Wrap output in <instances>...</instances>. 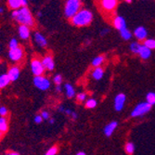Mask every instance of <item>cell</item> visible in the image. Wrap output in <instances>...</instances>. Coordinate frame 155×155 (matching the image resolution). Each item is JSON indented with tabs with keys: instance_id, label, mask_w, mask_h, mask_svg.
<instances>
[{
	"instance_id": "cell-37",
	"label": "cell",
	"mask_w": 155,
	"mask_h": 155,
	"mask_svg": "<svg viewBox=\"0 0 155 155\" xmlns=\"http://www.w3.org/2000/svg\"><path fill=\"white\" fill-rule=\"evenodd\" d=\"M64 114H68V115H71V114H73V110H70V109H65Z\"/></svg>"
},
{
	"instance_id": "cell-28",
	"label": "cell",
	"mask_w": 155,
	"mask_h": 155,
	"mask_svg": "<svg viewBox=\"0 0 155 155\" xmlns=\"http://www.w3.org/2000/svg\"><path fill=\"white\" fill-rule=\"evenodd\" d=\"M97 102L96 100H94V98H88V100L86 101V107L87 109H93L97 106Z\"/></svg>"
},
{
	"instance_id": "cell-18",
	"label": "cell",
	"mask_w": 155,
	"mask_h": 155,
	"mask_svg": "<svg viewBox=\"0 0 155 155\" xmlns=\"http://www.w3.org/2000/svg\"><path fill=\"white\" fill-rule=\"evenodd\" d=\"M104 76V70L101 67H95L94 71L92 72V77L95 80H101Z\"/></svg>"
},
{
	"instance_id": "cell-26",
	"label": "cell",
	"mask_w": 155,
	"mask_h": 155,
	"mask_svg": "<svg viewBox=\"0 0 155 155\" xmlns=\"http://www.w3.org/2000/svg\"><path fill=\"white\" fill-rule=\"evenodd\" d=\"M124 150L127 154H133L135 152V145L132 142H128L124 147Z\"/></svg>"
},
{
	"instance_id": "cell-44",
	"label": "cell",
	"mask_w": 155,
	"mask_h": 155,
	"mask_svg": "<svg viewBox=\"0 0 155 155\" xmlns=\"http://www.w3.org/2000/svg\"><path fill=\"white\" fill-rule=\"evenodd\" d=\"M8 154H11V155H18V152H8Z\"/></svg>"
},
{
	"instance_id": "cell-15",
	"label": "cell",
	"mask_w": 155,
	"mask_h": 155,
	"mask_svg": "<svg viewBox=\"0 0 155 155\" xmlns=\"http://www.w3.org/2000/svg\"><path fill=\"white\" fill-rule=\"evenodd\" d=\"M150 54H151V49L146 47L145 45H142L137 55H139L140 58L143 60H148L150 57Z\"/></svg>"
},
{
	"instance_id": "cell-36",
	"label": "cell",
	"mask_w": 155,
	"mask_h": 155,
	"mask_svg": "<svg viewBox=\"0 0 155 155\" xmlns=\"http://www.w3.org/2000/svg\"><path fill=\"white\" fill-rule=\"evenodd\" d=\"M42 117L44 118V120H48V119H49V114L48 111H42Z\"/></svg>"
},
{
	"instance_id": "cell-33",
	"label": "cell",
	"mask_w": 155,
	"mask_h": 155,
	"mask_svg": "<svg viewBox=\"0 0 155 155\" xmlns=\"http://www.w3.org/2000/svg\"><path fill=\"white\" fill-rule=\"evenodd\" d=\"M54 83L56 84H61V82H62V77H61V75H60V74H57L55 77H54Z\"/></svg>"
},
{
	"instance_id": "cell-39",
	"label": "cell",
	"mask_w": 155,
	"mask_h": 155,
	"mask_svg": "<svg viewBox=\"0 0 155 155\" xmlns=\"http://www.w3.org/2000/svg\"><path fill=\"white\" fill-rule=\"evenodd\" d=\"M71 116H72V118L74 119V120H75V119H77V114L75 111H73V114H71Z\"/></svg>"
},
{
	"instance_id": "cell-14",
	"label": "cell",
	"mask_w": 155,
	"mask_h": 155,
	"mask_svg": "<svg viewBox=\"0 0 155 155\" xmlns=\"http://www.w3.org/2000/svg\"><path fill=\"white\" fill-rule=\"evenodd\" d=\"M19 35H20V36H21V39H27V38H29V36H30L29 26L21 24L19 27Z\"/></svg>"
},
{
	"instance_id": "cell-41",
	"label": "cell",
	"mask_w": 155,
	"mask_h": 155,
	"mask_svg": "<svg viewBox=\"0 0 155 155\" xmlns=\"http://www.w3.org/2000/svg\"><path fill=\"white\" fill-rule=\"evenodd\" d=\"M59 110H60L61 112H64V111H65V109L63 108V106H61V107L59 108Z\"/></svg>"
},
{
	"instance_id": "cell-42",
	"label": "cell",
	"mask_w": 155,
	"mask_h": 155,
	"mask_svg": "<svg viewBox=\"0 0 155 155\" xmlns=\"http://www.w3.org/2000/svg\"><path fill=\"white\" fill-rule=\"evenodd\" d=\"M22 2V6H26L27 5V0H21Z\"/></svg>"
},
{
	"instance_id": "cell-16",
	"label": "cell",
	"mask_w": 155,
	"mask_h": 155,
	"mask_svg": "<svg viewBox=\"0 0 155 155\" xmlns=\"http://www.w3.org/2000/svg\"><path fill=\"white\" fill-rule=\"evenodd\" d=\"M42 62H43V65L45 66V68L48 70V71H52L55 67V63L51 56H46L43 59V61H42Z\"/></svg>"
},
{
	"instance_id": "cell-9",
	"label": "cell",
	"mask_w": 155,
	"mask_h": 155,
	"mask_svg": "<svg viewBox=\"0 0 155 155\" xmlns=\"http://www.w3.org/2000/svg\"><path fill=\"white\" fill-rule=\"evenodd\" d=\"M8 56L11 61H20L22 56H23V51L21 48H11L9 50V53H8Z\"/></svg>"
},
{
	"instance_id": "cell-3",
	"label": "cell",
	"mask_w": 155,
	"mask_h": 155,
	"mask_svg": "<svg viewBox=\"0 0 155 155\" xmlns=\"http://www.w3.org/2000/svg\"><path fill=\"white\" fill-rule=\"evenodd\" d=\"M82 2L81 0H67L64 7V14L69 19L74 17L81 9Z\"/></svg>"
},
{
	"instance_id": "cell-10",
	"label": "cell",
	"mask_w": 155,
	"mask_h": 155,
	"mask_svg": "<svg viewBox=\"0 0 155 155\" xmlns=\"http://www.w3.org/2000/svg\"><path fill=\"white\" fill-rule=\"evenodd\" d=\"M134 35L136 36V38L137 40H140V41H142V40H145L148 36V32L147 30L145 29L144 27L142 26H139L137 28H136L135 31H134Z\"/></svg>"
},
{
	"instance_id": "cell-49",
	"label": "cell",
	"mask_w": 155,
	"mask_h": 155,
	"mask_svg": "<svg viewBox=\"0 0 155 155\" xmlns=\"http://www.w3.org/2000/svg\"><path fill=\"white\" fill-rule=\"evenodd\" d=\"M1 133H2V132H0V137H1Z\"/></svg>"
},
{
	"instance_id": "cell-6",
	"label": "cell",
	"mask_w": 155,
	"mask_h": 155,
	"mask_svg": "<svg viewBox=\"0 0 155 155\" xmlns=\"http://www.w3.org/2000/svg\"><path fill=\"white\" fill-rule=\"evenodd\" d=\"M31 68H32V72L33 74L37 76V75H42L44 74V71H45V66L43 65V62L41 61L37 60V59H35L32 61V63H31Z\"/></svg>"
},
{
	"instance_id": "cell-4",
	"label": "cell",
	"mask_w": 155,
	"mask_h": 155,
	"mask_svg": "<svg viewBox=\"0 0 155 155\" xmlns=\"http://www.w3.org/2000/svg\"><path fill=\"white\" fill-rule=\"evenodd\" d=\"M151 107H152V105L150 104L148 101L138 103L135 107V109L132 110L131 116L132 117H140V116H143L146 114H148V112L151 110Z\"/></svg>"
},
{
	"instance_id": "cell-17",
	"label": "cell",
	"mask_w": 155,
	"mask_h": 155,
	"mask_svg": "<svg viewBox=\"0 0 155 155\" xmlns=\"http://www.w3.org/2000/svg\"><path fill=\"white\" fill-rule=\"evenodd\" d=\"M10 81H16L20 76V69L18 67H11L8 73Z\"/></svg>"
},
{
	"instance_id": "cell-25",
	"label": "cell",
	"mask_w": 155,
	"mask_h": 155,
	"mask_svg": "<svg viewBox=\"0 0 155 155\" xmlns=\"http://www.w3.org/2000/svg\"><path fill=\"white\" fill-rule=\"evenodd\" d=\"M141 44L137 43V42H133V43L130 45V50L135 53V54H138L139 50H140V48H141Z\"/></svg>"
},
{
	"instance_id": "cell-24",
	"label": "cell",
	"mask_w": 155,
	"mask_h": 155,
	"mask_svg": "<svg viewBox=\"0 0 155 155\" xmlns=\"http://www.w3.org/2000/svg\"><path fill=\"white\" fill-rule=\"evenodd\" d=\"M8 130V123L7 119L4 117H0V132H7Z\"/></svg>"
},
{
	"instance_id": "cell-27",
	"label": "cell",
	"mask_w": 155,
	"mask_h": 155,
	"mask_svg": "<svg viewBox=\"0 0 155 155\" xmlns=\"http://www.w3.org/2000/svg\"><path fill=\"white\" fill-rule=\"evenodd\" d=\"M144 45L150 49H155V39H152V38L147 39L146 38L144 40Z\"/></svg>"
},
{
	"instance_id": "cell-2",
	"label": "cell",
	"mask_w": 155,
	"mask_h": 155,
	"mask_svg": "<svg viewBox=\"0 0 155 155\" xmlns=\"http://www.w3.org/2000/svg\"><path fill=\"white\" fill-rule=\"evenodd\" d=\"M12 18L15 19L21 24L28 25L29 27L34 25V18L26 6H23L19 9H14L12 12Z\"/></svg>"
},
{
	"instance_id": "cell-8",
	"label": "cell",
	"mask_w": 155,
	"mask_h": 155,
	"mask_svg": "<svg viewBox=\"0 0 155 155\" xmlns=\"http://www.w3.org/2000/svg\"><path fill=\"white\" fill-rule=\"evenodd\" d=\"M125 101H126V97L123 93H120L115 97V98H114V108L117 111H121L124 109V105Z\"/></svg>"
},
{
	"instance_id": "cell-47",
	"label": "cell",
	"mask_w": 155,
	"mask_h": 155,
	"mask_svg": "<svg viewBox=\"0 0 155 155\" xmlns=\"http://www.w3.org/2000/svg\"><path fill=\"white\" fill-rule=\"evenodd\" d=\"M0 13H3V8H0Z\"/></svg>"
},
{
	"instance_id": "cell-20",
	"label": "cell",
	"mask_w": 155,
	"mask_h": 155,
	"mask_svg": "<svg viewBox=\"0 0 155 155\" xmlns=\"http://www.w3.org/2000/svg\"><path fill=\"white\" fill-rule=\"evenodd\" d=\"M8 7L12 9H18L23 7L21 0H8Z\"/></svg>"
},
{
	"instance_id": "cell-13",
	"label": "cell",
	"mask_w": 155,
	"mask_h": 155,
	"mask_svg": "<svg viewBox=\"0 0 155 155\" xmlns=\"http://www.w3.org/2000/svg\"><path fill=\"white\" fill-rule=\"evenodd\" d=\"M34 37H35V41L36 42V44L39 45L41 48H45V47H47V45H48V41H47L46 37H45L43 35H41L40 33H35V35H34Z\"/></svg>"
},
{
	"instance_id": "cell-45",
	"label": "cell",
	"mask_w": 155,
	"mask_h": 155,
	"mask_svg": "<svg viewBox=\"0 0 155 155\" xmlns=\"http://www.w3.org/2000/svg\"><path fill=\"white\" fill-rule=\"evenodd\" d=\"M54 122H55V120H54V119H51V120L49 121V123H50V124H54Z\"/></svg>"
},
{
	"instance_id": "cell-35",
	"label": "cell",
	"mask_w": 155,
	"mask_h": 155,
	"mask_svg": "<svg viewBox=\"0 0 155 155\" xmlns=\"http://www.w3.org/2000/svg\"><path fill=\"white\" fill-rule=\"evenodd\" d=\"M43 117H42V115H36L35 117V122L36 123V124H40L42 121H43Z\"/></svg>"
},
{
	"instance_id": "cell-43",
	"label": "cell",
	"mask_w": 155,
	"mask_h": 155,
	"mask_svg": "<svg viewBox=\"0 0 155 155\" xmlns=\"http://www.w3.org/2000/svg\"><path fill=\"white\" fill-rule=\"evenodd\" d=\"M77 155H86V152H84V151H79L77 153Z\"/></svg>"
},
{
	"instance_id": "cell-1",
	"label": "cell",
	"mask_w": 155,
	"mask_h": 155,
	"mask_svg": "<svg viewBox=\"0 0 155 155\" xmlns=\"http://www.w3.org/2000/svg\"><path fill=\"white\" fill-rule=\"evenodd\" d=\"M93 21V14L90 10L82 8L80 9L74 17L71 18V22L74 26L84 27L89 25Z\"/></svg>"
},
{
	"instance_id": "cell-23",
	"label": "cell",
	"mask_w": 155,
	"mask_h": 155,
	"mask_svg": "<svg viewBox=\"0 0 155 155\" xmlns=\"http://www.w3.org/2000/svg\"><path fill=\"white\" fill-rule=\"evenodd\" d=\"M105 61V58L103 57V56H97V57H96L93 61H92V65L94 67H98V66H101Z\"/></svg>"
},
{
	"instance_id": "cell-7",
	"label": "cell",
	"mask_w": 155,
	"mask_h": 155,
	"mask_svg": "<svg viewBox=\"0 0 155 155\" xmlns=\"http://www.w3.org/2000/svg\"><path fill=\"white\" fill-rule=\"evenodd\" d=\"M118 4V0H101V5L102 9L110 12L114 11Z\"/></svg>"
},
{
	"instance_id": "cell-31",
	"label": "cell",
	"mask_w": 155,
	"mask_h": 155,
	"mask_svg": "<svg viewBox=\"0 0 155 155\" xmlns=\"http://www.w3.org/2000/svg\"><path fill=\"white\" fill-rule=\"evenodd\" d=\"M76 98L78 101H87V94L86 93H79L77 96H76Z\"/></svg>"
},
{
	"instance_id": "cell-22",
	"label": "cell",
	"mask_w": 155,
	"mask_h": 155,
	"mask_svg": "<svg viewBox=\"0 0 155 155\" xmlns=\"http://www.w3.org/2000/svg\"><path fill=\"white\" fill-rule=\"evenodd\" d=\"M120 35H121L122 38L124 39V40H129L132 37V33L127 29V27L124 28V29H123V30H121Z\"/></svg>"
},
{
	"instance_id": "cell-34",
	"label": "cell",
	"mask_w": 155,
	"mask_h": 155,
	"mask_svg": "<svg viewBox=\"0 0 155 155\" xmlns=\"http://www.w3.org/2000/svg\"><path fill=\"white\" fill-rule=\"evenodd\" d=\"M7 114H8V110L6 107H3V106L0 107V115L5 116V115H7Z\"/></svg>"
},
{
	"instance_id": "cell-40",
	"label": "cell",
	"mask_w": 155,
	"mask_h": 155,
	"mask_svg": "<svg viewBox=\"0 0 155 155\" xmlns=\"http://www.w3.org/2000/svg\"><path fill=\"white\" fill-rule=\"evenodd\" d=\"M56 91H57V92H61V84H57V87H56Z\"/></svg>"
},
{
	"instance_id": "cell-21",
	"label": "cell",
	"mask_w": 155,
	"mask_h": 155,
	"mask_svg": "<svg viewBox=\"0 0 155 155\" xmlns=\"http://www.w3.org/2000/svg\"><path fill=\"white\" fill-rule=\"evenodd\" d=\"M10 79L8 74H2L0 75V88H4L9 84Z\"/></svg>"
},
{
	"instance_id": "cell-32",
	"label": "cell",
	"mask_w": 155,
	"mask_h": 155,
	"mask_svg": "<svg viewBox=\"0 0 155 155\" xmlns=\"http://www.w3.org/2000/svg\"><path fill=\"white\" fill-rule=\"evenodd\" d=\"M18 47H19L18 41L16 39H11V41L9 42V48H10V49L11 48H16Z\"/></svg>"
},
{
	"instance_id": "cell-30",
	"label": "cell",
	"mask_w": 155,
	"mask_h": 155,
	"mask_svg": "<svg viewBox=\"0 0 155 155\" xmlns=\"http://www.w3.org/2000/svg\"><path fill=\"white\" fill-rule=\"evenodd\" d=\"M58 153V148L56 147V146H53L51 147L48 151H47V155H55V154H57Z\"/></svg>"
},
{
	"instance_id": "cell-5",
	"label": "cell",
	"mask_w": 155,
	"mask_h": 155,
	"mask_svg": "<svg viewBox=\"0 0 155 155\" xmlns=\"http://www.w3.org/2000/svg\"><path fill=\"white\" fill-rule=\"evenodd\" d=\"M34 84L35 86L39 88L40 90H48L50 87V82L48 78L42 76V75H37L34 78Z\"/></svg>"
},
{
	"instance_id": "cell-19",
	"label": "cell",
	"mask_w": 155,
	"mask_h": 155,
	"mask_svg": "<svg viewBox=\"0 0 155 155\" xmlns=\"http://www.w3.org/2000/svg\"><path fill=\"white\" fill-rule=\"evenodd\" d=\"M64 89H65L66 96H67L69 98H72V97H74V95H75V90H74V87L72 86L71 84H65Z\"/></svg>"
},
{
	"instance_id": "cell-29",
	"label": "cell",
	"mask_w": 155,
	"mask_h": 155,
	"mask_svg": "<svg viewBox=\"0 0 155 155\" xmlns=\"http://www.w3.org/2000/svg\"><path fill=\"white\" fill-rule=\"evenodd\" d=\"M146 101L151 104V105H154L155 104V93L154 92H150L147 94L146 96Z\"/></svg>"
},
{
	"instance_id": "cell-38",
	"label": "cell",
	"mask_w": 155,
	"mask_h": 155,
	"mask_svg": "<svg viewBox=\"0 0 155 155\" xmlns=\"http://www.w3.org/2000/svg\"><path fill=\"white\" fill-rule=\"evenodd\" d=\"M108 33H109V29H104L103 31H101V36H103V35H107Z\"/></svg>"
},
{
	"instance_id": "cell-11",
	"label": "cell",
	"mask_w": 155,
	"mask_h": 155,
	"mask_svg": "<svg viewBox=\"0 0 155 155\" xmlns=\"http://www.w3.org/2000/svg\"><path fill=\"white\" fill-rule=\"evenodd\" d=\"M112 24H114L115 29H117L118 31H121L126 28V21L122 16H116L114 19V21H112Z\"/></svg>"
},
{
	"instance_id": "cell-46",
	"label": "cell",
	"mask_w": 155,
	"mask_h": 155,
	"mask_svg": "<svg viewBox=\"0 0 155 155\" xmlns=\"http://www.w3.org/2000/svg\"><path fill=\"white\" fill-rule=\"evenodd\" d=\"M125 2H127V3H131V2H132V0H125Z\"/></svg>"
},
{
	"instance_id": "cell-12",
	"label": "cell",
	"mask_w": 155,
	"mask_h": 155,
	"mask_svg": "<svg viewBox=\"0 0 155 155\" xmlns=\"http://www.w3.org/2000/svg\"><path fill=\"white\" fill-rule=\"evenodd\" d=\"M118 126V123L115 122V121H112L110 122V124H108L105 128H104V134L106 137H110L112 134H114V132L115 131V129L117 128Z\"/></svg>"
},
{
	"instance_id": "cell-48",
	"label": "cell",
	"mask_w": 155,
	"mask_h": 155,
	"mask_svg": "<svg viewBox=\"0 0 155 155\" xmlns=\"http://www.w3.org/2000/svg\"><path fill=\"white\" fill-rule=\"evenodd\" d=\"M37 16H38V17H40V16H41V13H40V12H39V13H37Z\"/></svg>"
}]
</instances>
